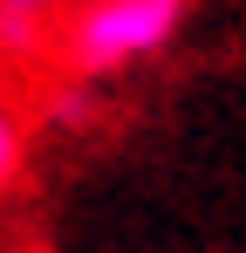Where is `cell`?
Returning <instances> with one entry per match:
<instances>
[{
	"mask_svg": "<svg viewBox=\"0 0 246 253\" xmlns=\"http://www.w3.org/2000/svg\"><path fill=\"white\" fill-rule=\"evenodd\" d=\"M192 0H82L76 14L62 21V55L82 83L117 76L130 62L158 55L164 42H178Z\"/></svg>",
	"mask_w": 246,
	"mask_h": 253,
	"instance_id": "1",
	"label": "cell"
},
{
	"mask_svg": "<svg viewBox=\"0 0 246 253\" xmlns=\"http://www.w3.org/2000/svg\"><path fill=\"white\" fill-rule=\"evenodd\" d=\"M41 21H48V0H0V35L14 48H35L41 42Z\"/></svg>",
	"mask_w": 246,
	"mask_h": 253,
	"instance_id": "4",
	"label": "cell"
},
{
	"mask_svg": "<svg viewBox=\"0 0 246 253\" xmlns=\"http://www.w3.org/2000/svg\"><path fill=\"white\" fill-rule=\"evenodd\" d=\"M21 171H28V124H21V110L0 103V199L14 192Z\"/></svg>",
	"mask_w": 246,
	"mask_h": 253,
	"instance_id": "2",
	"label": "cell"
},
{
	"mask_svg": "<svg viewBox=\"0 0 246 253\" xmlns=\"http://www.w3.org/2000/svg\"><path fill=\"white\" fill-rule=\"evenodd\" d=\"M48 124H62V130H89L96 124V83H69V89H55L48 96Z\"/></svg>",
	"mask_w": 246,
	"mask_h": 253,
	"instance_id": "3",
	"label": "cell"
}]
</instances>
